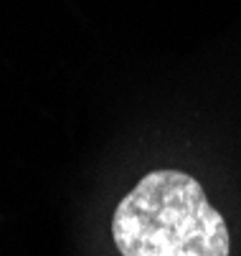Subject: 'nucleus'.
<instances>
[{
  "instance_id": "f257e3e1",
  "label": "nucleus",
  "mask_w": 241,
  "mask_h": 256,
  "mask_svg": "<svg viewBox=\"0 0 241 256\" xmlns=\"http://www.w3.org/2000/svg\"><path fill=\"white\" fill-rule=\"evenodd\" d=\"M112 238L120 256H228L224 216L200 182L180 170H152L117 203Z\"/></svg>"
}]
</instances>
